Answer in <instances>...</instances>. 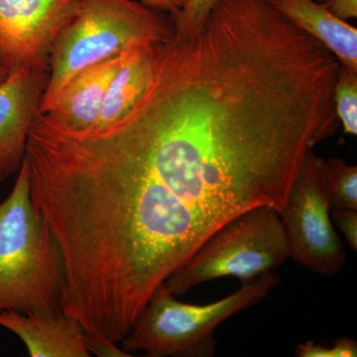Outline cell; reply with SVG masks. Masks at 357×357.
<instances>
[{"instance_id":"cell-1","label":"cell","mask_w":357,"mask_h":357,"mask_svg":"<svg viewBox=\"0 0 357 357\" xmlns=\"http://www.w3.org/2000/svg\"><path fill=\"white\" fill-rule=\"evenodd\" d=\"M149 86L121 121L83 135L73 203L93 248L153 293L218 229L283 211L332 119L307 77L259 40L204 28L155 47Z\"/></svg>"},{"instance_id":"cell-2","label":"cell","mask_w":357,"mask_h":357,"mask_svg":"<svg viewBox=\"0 0 357 357\" xmlns=\"http://www.w3.org/2000/svg\"><path fill=\"white\" fill-rule=\"evenodd\" d=\"M62 255L31 199L23 160L10 194L0 203V311L62 312Z\"/></svg>"},{"instance_id":"cell-3","label":"cell","mask_w":357,"mask_h":357,"mask_svg":"<svg viewBox=\"0 0 357 357\" xmlns=\"http://www.w3.org/2000/svg\"><path fill=\"white\" fill-rule=\"evenodd\" d=\"M173 35V23L136 0H79L74 18L52 49L40 109L82 70L119 55L138 42L161 43Z\"/></svg>"},{"instance_id":"cell-4","label":"cell","mask_w":357,"mask_h":357,"mask_svg":"<svg viewBox=\"0 0 357 357\" xmlns=\"http://www.w3.org/2000/svg\"><path fill=\"white\" fill-rule=\"evenodd\" d=\"M279 282L274 272L263 274L206 305L181 302L163 283L152 294L121 347L129 354L141 351L150 357L213 356L218 326L264 300Z\"/></svg>"},{"instance_id":"cell-5","label":"cell","mask_w":357,"mask_h":357,"mask_svg":"<svg viewBox=\"0 0 357 357\" xmlns=\"http://www.w3.org/2000/svg\"><path fill=\"white\" fill-rule=\"evenodd\" d=\"M288 258L280 213L271 206H259L213 232L164 285L180 297L201 284L225 277L248 283L276 271Z\"/></svg>"},{"instance_id":"cell-6","label":"cell","mask_w":357,"mask_h":357,"mask_svg":"<svg viewBox=\"0 0 357 357\" xmlns=\"http://www.w3.org/2000/svg\"><path fill=\"white\" fill-rule=\"evenodd\" d=\"M323 163L312 150L307 152L280 215L288 257L310 271L333 277L344 267L347 255L331 217Z\"/></svg>"},{"instance_id":"cell-7","label":"cell","mask_w":357,"mask_h":357,"mask_svg":"<svg viewBox=\"0 0 357 357\" xmlns=\"http://www.w3.org/2000/svg\"><path fill=\"white\" fill-rule=\"evenodd\" d=\"M79 0H0V64L49 70L54 44Z\"/></svg>"},{"instance_id":"cell-8","label":"cell","mask_w":357,"mask_h":357,"mask_svg":"<svg viewBox=\"0 0 357 357\" xmlns=\"http://www.w3.org/2000/svg\"><path fill=\"white\" fill-rule=\"evenodd\" d=\"M48 77L49 70L21 68L0 83V182L17 174L25 158Z\"/></svg>"},{"instance_id":"cell-9","label":"cell","mask_w":357,"mask_h":357,"mask_svg":"<svg viewBox=\"0 0 357 357\" xmlns=\"http://www.w3.org/2000/svg\"><path fill=\"white\" fill-rule=\"evenodd\" d=\"M121 56L119 54L75 75L48 105L39 109L43 121L70 135L93 132Z\"/></svg>"},{"instance_id":"cell-10","label":"cell","mask_w":357,"mask_h":357,"mask_svg":"<svg viewBox=\"0 0 357 357\" xmlns=\"http://www.w3.org/2000/svg\"><path fill=\"white\" fill-rule=\"evenodd\" d=\"M0 326L22 340L31 357H89L84 330L63 312L0 311Z\"/></svg>"},{"instance_id":"cell-11","label":"cell","mask_w":357,"mask_h":357,"mask_svg":"<svg viewBox=\"0 0 357 357\" xmlns=\"http://www.w3.org/2000/svg\"><path fill=\"white\" fill-rule=\"evenodd\" d=\"M289 22L321 42L340 64L357 70V29L317 0H266Z\"/></svg>"},{"instance_id":"cell-12","label":"cell","mask_w":357,"mask_h":357,"mask_svg":"<svg viewBox=\"0 0 357 357\" xmlns=\"http://www.w3.org/2000/svg\"><path fill=\"white\" fill-rule=\"evenodd\" d=\"M156 44L138 42L122 52L121 64L110 82L102 114L96 128L89 134L112 128L140 100L151 81Z\"/></svg>"},{"instance_id":"cell-13","label":"cell","mask_w":357,"mask_h":357,"mask_svg":"<svg viewBox=\"0 0 357 357\" xmlns=\"http://www.w3.org/2000/svg\"><path fill=\"white\" fill-rule=\"evenodd\" d=\"M324 185L331 206L337 210H357V167L340 157L324 160Z\"/></svg>"},{"instance_id":"cell-14","label":"cell","mask_w":357,"mask_h":357,"mask_svg":"<svg viewBox=\"0 0 357 357\" xmlns=\"http://www.w3.org/2000/svg\"><path fill=\"white\" fill-rule=\"evenodd\" d=\"M333 105L344 133L357 135V70L340 64L335 88Z\"/></svg>"},{"instance_id":"cell-15","label":"cell","mask_w":357,"mask_h":357,"mask_svg":"<svg viewBox=\"0 0 357 357\" xmlns=\"http://www.w3.org/2000/svg\"><path fill=\"white\" fill-rule=\"evenodd\" d=\"M215 0H185V6L173 16L174 35L189 37L203 27Z\"/></svg>"},{"instance_id":"cell-16","label":"cell","mask_w":357,"mask_h":357,"mask_svg":"<svg viewBox=\"0 0 357 357\" xmlns=\"http://www.w3.org/2000/svg\"><path fill=\"white\" fill-rule=\"evenodd\" d=\"M298 357H356L357 342L354 338L340 337L332 345L326 347L318 342L307 340L296 347Z\"/></svg>"},{"instance_id":"cell-17","label":"cell","mask_w":357,"mask_h":357,"mask_svg":"<svg viewBox=\"0 0 357 357\" xmlns=\"http://www.w3.org/2000/svg\"><path fill=\"white\" fill-rule=\"evenodd\" d=\"M333 225L344 234L347 243L354 251L357 250V210L335 208L332 213Z\"/></svg>"},{"instance_id":"cell-18","label":"cell","mask_w":357,"mask_h":357,"mask_svg":"<svg viewBox=\"0 0 357 357\" xmlns=\"http://www.w3.org/2000/svg\"><path fill=\"white\" fill-rule=\"evenodd\" d=\"M84 342L86 349L91 354H95L100 357H129L132 356L119 347V345L112 342V340L84 332Z\"/></svg>"},{"instance_id":"cell-19","label":"cell","mask_w":357,"mask_h":357,"mask_svg":"<svg viewBox=\"0 0 357 357\" xmlns=\"http://www.w3.org/2000/svg\"><path fill=\"white\" fill-rule=\"evenodd\" d=\"M340 20L357 18V0H317Z\"/></svg>"},{"instance_id":"cell-20","label":"cell","mask_w":357,"mask_h":357,"mask_svg":"<svg viewBox=\"0 0 357 357\" xmlns=\"http://www.w3.org/2000/svg\"><path fill=\"white\" fill-rule=\"evenodd\" d=\"M136 1L159 13H170L173 16L176 15L185 3V0H136Z\"/></svg>"},{"instance_id":"cell-21","label":"cell","mask_w":357,"mask_h":357,"mask_svg":"<svg viewBox=\"0 0 357 357\" xmlns=\"http://www.w3.org/2000/svg\"><path fill=\"white\" fill-rule=\"evenodd\" d=\"M7 75H8L7 70L3 66L0 64V83H2L6 79Z\"/></svg>"}]
</instances>
